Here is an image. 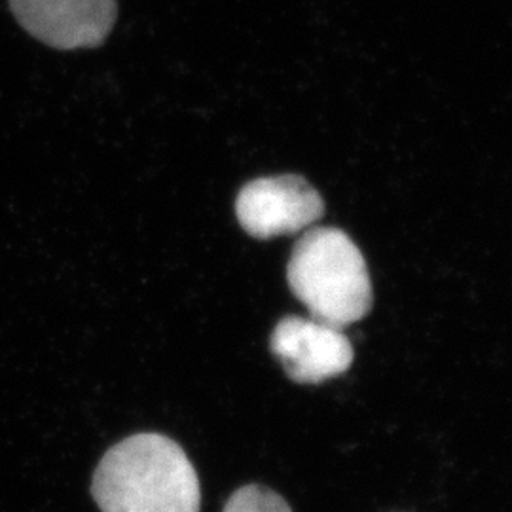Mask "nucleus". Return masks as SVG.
Returning <instances> with one entry per match:
<instances>
[{"mask_svg": "<svg viewBox=\"0 0 512 512\" xmlns=\"http://www.w3.org/2000/svg\"><path fill=\"white\" fill-rule=\"evenodd\" d=\"M241 228L256 239L291 236L325 215L321 194L300 175L262 177L245 184L236 200Z\"/></svg>", "mask_w": 512, "mask_h": 512, "instance_id": "7ed1b4c3", "label": "nucleus"}, {"mask_svg": "<svg viewBox=\"0 0 512 512\" xmlns=\"http://www.w3.org/2000/svg\"><path fill=\"white\" fill-rule=\"evenodd\" d=\"M287 281L311 317L332 327H349L372 310L365 256L338 228H310L296 241Z\"/></svg>", "mask_w": 512, "mask_h": 512, "instance_id": "f03ea898", "label": "nucleus"}, {"mask_svg": "<svg viewBox=\"0 0 512 512\" xmlns=\"http://www.w3.org/2000/svg\"><path fill=\"white\" fill-rule=\"evenodd\" d=\"M92 492L103 512H200L202 505L200 478L183 448L156 433L110 448Z\"/></svg>", "mask_w": 512, "mask_h": 512, "instance_id": "f257e3e1", "label": "nucleus"}, {"mask_svg": "<svg viewBox=\"0 0 512 512\" xmlns=\"http://www.w3.org/2000/svg\"><path fill=\"white\" fill-rule=\"evenodd\" d=\"M270 349L296 384H323L353 363V346L344 329L317 319L289 315L275 325Z\"/></svg>", "mask_w": 512, "mask_h": 512, "instance_id": "20e7f679", "label": "nucleus"}, {"mask_svg": "<svg viewBox=\"0 0 512 512\" xmlns=\"http://www.w3.org/2000/svg\"><path fill=\"white\" fill-rule=\"evenodd\" d=\"M224 512H293L289 503L274 490L251 484L239 488L224 507Z\"/></svg>", "mask_w": 512, "mask_h": 512, "instance_id": "423d86ee", "label": "nucleus"}, {"mask_svg": "<svg viewBox=\"0 0 512 512\" xmlns=\"http://www.w3.org/2000/svg\"><path fill=\"white\" fill-rule=\"evenodd\" d=\"M19 25L57 50L95 48L116 21V0H8Z\"/></svg>", "mask_w": 512, "mask_h": 512, "instance_id": "39448f33", "label": "nucleus"}]
</instances>
